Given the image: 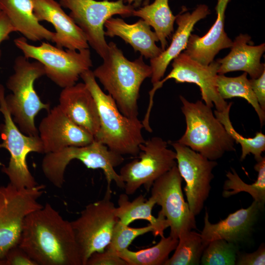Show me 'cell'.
Wrapping results in <instances>:
<instances>
[{
    "instance_id": "1",
    "label": "cell",
    "mask_w": 265,
    "mask_h": 265,
    "mask_svg": "<svg viewBox=\"0 0 265 265\" xmlns=\"http://www.w3.org/2000/svg\"><path fill=\"white\" fill-rule=\"evenodd\" d=\"M18 244L37 265H82L71 222L49 203L26 217Z\"/></svg>"
},
{
    "instance_id": "2",
    "label": "cell",
    "mask_w": 265,
    "mask_h": 265,
    "mask_svg": "<svg viewBox=\"0 0 265 265\" xmlns=\"http://www.w3.org/2000/svg\"><path fill=\"white\" fill-rule=\"evenodd\" d=\"M108 45L103 63L93 74L114 100L120 112L128 117L137 118L140 87L146 79L151 78V67L144 62L142 55L131 61L115 43L110 42Z\"/></svg>"
},
{
    "instance_id": "3",
    "label": "cell",
    "mask_w": 265,
    "mask_h": 265,
    "mask_svg": "<svg viewBox=\"0 0 265 265\" xmlns=\"http://www.w3.org/2000/svg\"><path fill=\"white\" fill-rule=\"evenodd\" d=\"M80 78L98 107L100 125L95 140L121 155H138L139 145L145 141L142 121L138 118L128 117L120 112L111 96L101 89L91 70L83 73Z\"/></svg>"
},
{
    "instance_id": "4",
    "label": "cell",
    "mask_w": 265,
    "mask_h": 265,
    "mask_svg": "<svg viewBox=\"0 0 265 265\" xmlns=\"http://www.w3.org/2000/svg\"><path fill=\"white\" fill-rule=\"evenodd\" d=\"M13 71L6 82L11 92L4 97L7 108L23 133L37 136L35 118L40 111L48 112L51 109L50 104L42 101L34 88L35 81L45 75L44 66L38 61L30 62L20 55L14 60Z\"/></svg>"
},
{
    "instance_id": "5",
    "label": "cell",
    "mask_w": 265,
    "mask_h": 265,
    "mask_svg": "<svg viewBox=\"0 0 265 265\" xmlns=\"http://www.w3.org/2000/svg\"><path fill=\"white\" fill-rule=\"evenodd\" d=\"M186 130L177 141L212 160L235 151V141L215 116L212 107L198 100L194 103L180 96Z\"/></svg>"
},
{
    "instance_id": "6",
    "label": "cell",
    "mask_w": 265,
    "mask_h": 265,
    "mask_svg": "<svg viewBox=\"0 0 265 265\" xmlns=\"http://www.w3.org/2000/svg\"><path fill=\"white\" fill-rule=\"evenodd\" d=\"M73 159L79 160L88 168L102 169L107 183V193H111L110 186L112 181L118 187L124 188L125 184L122 178L114 169L122 163L124 158L96 140L86 145L67 147L45 154L41 163L42 172L54 186L61 188L66 168Z\"/></svg>"
},
{
    "instance_id": "7",
    "label": "cell",
    "mask_w": 265,
    "mask_h": 265,
    "mask_svg": "<svg viewBox=\"0 0 265 265\" xmlns=\"http://www.w3.org/2000/svg\"><path fill=\"white\" fill-rule=\"evenodd\" d=\"M14 43L26 58L39 62L45 75L62 88L76 84L80 75L93 66L89 48L63 50L47 42L34 46L24 37L15 39Z\"/></svg>"
},
{
    "instance_id": "8",
    "label": "cell",
    "mask_w": 265,
    "mask_h": 265,
    "mask_svg": "<svg viewBox=\"0 0 265 265\" xmlns=\"http://www.w3.org/2000/svg\"><path fill=\"white\" fill-rule=\"evenodd\" d=\"M5 95L4 87L0 83V112L4 119L0 125V148L5 149L10 155L8 165L1 171L15 187L32 188L38 184L28 169L26 158L32 152L44 154L43 145L39 135L29 136L20 131L7 108Z\"/></svg>"
},
{
    "instance_id": "9",
    "label": "cell",
    "mask_w": 265,
    "mask_h": 265,
    "mask_svg": "<svg viewBox=\"0 0 265 265\" xmlns=\"http://www.w3.org/2000/svg\"><path fill=\"white\" fill-rule=\"evenodd\" d=\"M45 187L38 184L19 189L9 183L0 186V259L3 260L8 251L19 244L26 217L43 206L38 199Z\"/></svg>"
},
{
    "instance_id": "10",
    "label": "cell",
    "mask_w": 265,
    "mask_h": 265,
    "mask_svg": "<svg viewBox=\"0 0 265 265\" xmlns=\"http://www.w3.org/2000/svg\"><path fill=\"white\" fill-rule=\"evenodd\" d=\"M168 144L155 136L139 145L138 158L123 166L119 173L126 194H133L142 186L150 190L157 179L177 165L176 153L168 148Z\"/></svg>"
},
{
    "instance_id": "11",
    "label": "cell",
    "mask_w": 265,
    "mask_h": 265,
    "mask_svg": "<svg viewBox=\"0 0 265 265\" xmlns=\"http://www.w3.org/2000/svg\"><path fill=\"white\" fill-rule=\"evenodd\" d=\"M62 7L70 10L69 16L83 32L89 46L101 58L106 54L108 45L105 39V22L115 15L127 17L134 10L124 0H59Z\"/></svg>"
},
{
    "instance_id": "12",
    "label": "cell",
    "mask_w": 265,
    "mask_h": 265,
    "mask_svg": "<svg viewBox=\"0 0 265 265\" xmlns=\"http://www.w3.org/2000/svg\"><path fill=\"white\" fill-rule=\"evenodd\" d=\"M111 193L87 205L76 219L71 221L81 255L82 265L94 253L104 251L109 243L118 220Z\"/></svg>"
},
{
    "instance_id": "13",
    "label": "cell",
    "mask_w": 265,
    "mask_h": 265,
    "mask_svg": "<svg viewBox=\"0 0 265 265\" xmlns=\"http://www.w3.org/2000/svg\"><path fill=\"white\" fill-rule=\"evenodd\" d=\"M172 69L163 79L153 84L149 91V103L146 114H150L153 98L156 91L161 88L167 80L173 79L176 83H192L198 85L200 90L202 99L208 106H214L218 111L225 110L229 106L228 103L219 95L216 87V79L219 64L213 60L209 65H203L192 59L185 53H180L173 60Z\"/></svg>"
},
{
    "instance_id": "14",
    "label": "cell",
    "mask_w": 265,
    "mask_h": 265,
    "mask_svg": "<svg viewBox=\"0 0 265 265\" xmlns=\"http://www.w3.org/2000/svg\"><path fill=\"white\" fill-rule=\"evenodd\" d=\"M169 142L176 153L180 174L186 182L184 191L187 203L196 216L201 212L209 196L211 183L214 178L212 171L217 162L177 141Z\"/></svg>"
},
{
    "instance_id": "15",
    "label": "cell",
    "mask_w": 265,
    "mask_h": 265,
    "mask_svg": "<svg viewBox=\"0 0 265 265\" xmlns=\"http://www.w3.org/2000/svg\"><path fill=\"white\" fill-rule=\"evenodd\" d=\"M182 180L176 165L157 179L150 189L151 196L161 208L159 212L170 223V235L178 239L197 228L195 216L184 199Z\"/></svg>"
},
{
    "instance_id": "16",
    "label": "cell",
    "mask_w": 265,
    "mask_h": 265,
    "mask_svg": "<svg viewBox=\"0 0 265 265\" xmlns=\"http://www.w3.org/2000/svg\"><path fill=\"white\" fill-rule=\"evenodd\" d=\"M37 129L44 154L69 146L86 145L95 140L92 134L74 123L58 105L50 109Z\"/></svg>"
},
{
    "instance_id": "17",
    "label": "cell",
    "mask_w": 265,
    "mask_h": 265,
    "mask_svg": "<svg viewBox=\"0 0 265 265\" xmlns=\"http://www.w3.org/2000/svg\"><path fill=\"white\" fill-rule=\"evenodd\" d=\"M263 208L254 200L248 207L239 209L216 223L210 222L208 212L206 211L204 225L200 233L204 242L208 245L212 240L223 239L238 245L251 235Z\"/></svg>"
},
{
    "instance_id": "18",
    "label": "cell",
    "mask_w": 265,
    "mask_h": 265,
    "mask_svg": "<svg viewBox=\"0 0 265 265\" xmlns=\"http://www.w3.org/2000/svg\"><path fill=\"white\" fill-rule=\"evenodd\" d=\"M34 12L40 22L46 21L53 26L52 42L60 48L80 50L89 48L86 37L80 27L67 14L55 0H33Z\"/></svg>"
},
{
    "instance_id": "19",
    "label": "cell",
    "mask_w": 265,
    "mask_h": 265,
    "mask_svg": "<svg viewBox=\"0 0 265 265\" xmlns=\"http://www.w3.org/2000/svg\"><path fill=\"white\" fill-rule=\"evenodd\" d=\"M58 106L75 124L94 137L100 129V119L96 101L84 82L62 88Z\"/></svg>"
},
{
    "instance_id": "20",
    "label": "cell",
    "mask_w": 265,
    "mask_h": 265,
    "mask_svg": "<svg viewBox=\"0 0 265 265\" xmlns=\"http://www.w3.org/2000/svg\"><path fill=\"white\" fill-rule=\"evenodd\" d=\"M210 14L209 7L202 4L192 12H184L176 16L175 21L178 27L170 44L159 56L150 59L152 71L151 80L153 84L161 80L170 62L186 49L194 25Z\"/></svg>"
},
{
    "instance_id": "21",
    "label": "cell",
    "mask_w": 265,
    "mask_h": 265,
    "mask_svg": "<svg viewBox=\"0 0 265 265\" xmlns=\"http://www.w3.org/2000/svg\"><path fill=\"white\" fill-rule=\"evenodd\" d=\"M231 0H217L215 6L216 19L209 31L200 37L191 34L183 52L192 59L207 65L214 60L221 50L230 48L233 41L225 31V13Z\"/></svg>"
},
{
    "instance_id": "22",
    "label": "cell",
    "mask_w": 265,
    "mask_h": 265,
    "mask_svg": "<svg viewBox=\"0 0 265 265\" xmlns=\"http://www.w3.org/2000/svg\"><path fill=\"white\" fill-rule=\"evenodd\" d=\"M230 48L226 56L216 60L219 64L218 74L242 71L251 79H256L265 71V63L261 62L265 51V43L255 46L250 36L240 33L233 41Z\"/></svg>"
},
{
    "instance_id": "23",
    "label": "cell",
    "mask_w": 265,
    "mask_h": 265,
    "mask_svg": "<svg viewBox=\"0 0 265 265\" xmlns=\"http://www.w3.org/2000/svg\"><path fill=\"white\" fill-rule=\"evenodd\" d=\"M104 26L105 36L120 37L146 59L156 57L163 51L156 44L159 41L156 34L142 19L129 24L121 18L111 17L105 22Z\"/></svg>"
},
{
    "instance_id": "24",
    "label": "cell",
    "mask_w": 265,
    "mask_h": 265,
    "mask_svg": "<svg viewBox=\"0 0 265 265\" xmlns=\"http://www.w3.org/2000/svg\"><path fill=\"white\" fill-rule=\"evenodd\" d=\"M0 9L14 28L27 40L52 41L53 32L42 25L34 12L33 0H0Z\"/></svg>"
},
{
    "instance_id": "25",
    "label": "cell",
    "mask_w": 265,
    "mask_h": 265,
    "mask_svg": "<svg viewBox=\"0 0 265 265\" xmlns=\"http://www.w3.org/2000/svg\"><path fill=\"white\" fill-rule=\"evenodd\" d=\"M115 214L118 220L125 225H129L136 220H147L153 227L154 236L160 237L164 236V230L170 226L169 221L161 213L159 212L158 217L152 214V210L156 202L151 196L147 200L141 194L131 201L127 194H121Z\"/></svg>"
},
{
    "instance_id": "26",
    "label": "cell",
    "mask_w": 265,
    "mask_h": 265,
    "mask_svg": "<svg viewBox=\"0 0 265 265\" xmlns=\"http://www.w3.org/2000/svg\"><path fill=\"white\" fill-rule=\"evenodd\" d=\"M132 16L141 18L153 27L160 43L161 49L164 51L167 46V39L174 31L176 18L170 8L168 0H155L150 4L138 10L134 9Z\"/></svg>"
},
{
    "instance_id": "27",
    "label": "cell",
    "mask_w": 265,
    "mask_h": 265,
    "mask_svg": "<svg viewBox=\"0 0 265 265\" xmlns=\"http://www.w3.org/2000/svg\"><path fill=\"white\" fill-rule=\"evenodd\" d=\"M217 91L224 100L235 97L244 99L254 108L257 113L261 126L265 124V110L260 106L251 87L247 74L235 77H228L218 74L216 79Z\"/></svg>"
},
{
    "instance_id": "28",
    "label": "cell",
    "mask_w": 265,
    "mask_h": 265,
    "mask_svg": "<svg viewBox=\"0 0 265 265\" xmlns=\"http://www.w3.org/2000/svg\"><path fill=\"white\" fill-rule=\"evenodd\" d=\"M254 169L258 173L256 181L252 184L243 182L236 171L231 168L227 172V179L224 183L222 196L228 198L241 192L249 193L261 206L265 204V157L257 161Z\"/></svg>"
},
{
    "instance_id": "29",
    "label": "cell",
    "mask_w": 265,
    "mask_h": 265,
    "mask_svg": "<svg viewBox=\"0 0 265 265\" xmlns=\"http://www.w3.org/2000/svg\"><path fill=\"white\" fill-rule=\"evenodd\" d=\"M179 240L169 235L161 237L155 245L137 251L128 248L117 252L128 265H161L169 258V255L176 248Z\"/></svg>"
},
{
    "instance_id": "30",
    "label": "cell",
    "mask_w": 265,
    "mask_h": 265,
    "mask_svg": "<svg viewBox=\"0 0 265 265\" xmlns=\"http://www.w3.org/2000/svg\"><path fill=\"white\" fill-rule=\"evenodd\" d=\"M171 257L164 265H198L203 252L207 246L200 233L190 231L181 235Z\"/></svg>"
},
{
    "instance_id": "31",
    "label": "cell",
    "mask_w": 265,
    "mask_h": 265,
    "mask_svg": "<svg viewBox=\"0 0 265 265\" xmlns=\"http://www.w3.org/2000/svg\"><path fill=\"white\" fill-rule=\"evenodd\" d=\"M232 103H229L228 107L223 111H214V114L224 127L227 132L234 139L235 143L239 144L241 147L240 160L252 154L256 161L260 160L262 154L265 150V135L261 132H257L253 137H244L238 132L233 127L229 117V112Z\"/></svg>"
},
{
    "instance_id": "32",
    "label": "cell",
    "mask_w": 265,
    "mask_h": 265,
    "mask_svg": "<svg viewBox=\"0 0 265 265\" xmlns=\"http://www.w3.org/2000/svg\"><path fill=\"white\" fill-rule=\"evenodd\" d=\"M238 245L217 239L209 242L200 261L202 265H234L237 259Z\"/></svg>"
},
{
    "instance_id": "33",
    "label": "cell",
    "mask_w": 265,
    "mask_h": 265,
    "mask_svg": "<svg viewBox=\"0 0 265 265\" xmlns=\"http://www.w3.org/2000/svg\"><path fill=\"white\" fill-rule=\"evenodd\" d=\"M153 231V227L150 224L141 228H132L118 220L113 227L110 241L106 248L116 252L121 251L128 248L136 238Z\"/></svg>"
},
{
    "instance_id": "34",
    "label": "cell",
    "mask_w": 265,
    "mask_h": 265,
    "mask_svg": "<svg viewBox=\"0 0 265 265\" xmlns=\"http://www.w3.org/2000/svg\"><path fill=\"white\" fill-rule=\"evenodd\" d=\"M85 265H128L117 252L106 248L102 252L93 253L88 259Z\"/></svg>"
},
{
    "instance_id": "35",
    "label": "cell",
    "mask_w": 265,
    "mask_h": 265,
    "mask_svg": "<svg viewBox=\"0 0 265 265\" xmlns=\"http://www.w3.org/2000/svg\"><path fill=\"white\" fill-rule=\"evenodd\" d=\"M3 260L5 265H37L19 244L10 248Z\"/></svg>"
},
{
    "instance_id": "36",
    "label": "cell",
    "mask_w": 265,
    "mask_h": 265,
    "mask_svg": "<svg viewBox=\"0 0 265 265\" xmlns=\"http://www.w3.org/2000/svg\"><path fill=\"white\" fill-rule=\"evenodd\" d=\"M236 265H265V247L261 244L256 251L248 253L238 254Z\"/></svg>"
},
{
    "instance_id": "37",
    "label": "cell",
    "mask_w": 265,
    "mask_h": 265,
    "mask_svg": "<svg viewBox=\"0 0 265 265\" xmlns=\"http://www.w3.org/2000/svg\"><path fill=\"white\" fill-rule=\"evenodd\" d=\"M249 80L258 103L261 108L265 110V71L258 78Z\"/></svg>"
},
{
    "instance_id": "38",
    "label": "cell",
    "mask_w": 265,
    "mask_h": 265,
    "mask_svg": "<svg viewBox=\"0 0 265 265\" xmlns=\"http://www.w3.org/2000/svg\"><path fill=\"white\" fill-rule=\"evenodd\" d=\"M15 30L5 14L0 9V60L1 57L0 45L7 40Z\"/></svg>"
},
{
    "instance_id": "39",
    "label": "cell",
    "mask_w": 265,
    "mask_h": 265,
    "mask_svg": "<svg viewBox=\"0 0 265 265\" xmlns=\"http://www.w3.org/2000/svg\"><path fill=\"white\" fill-rule=\"evenodd\" d=\"M0 265H5L4 260L0 259Z\"/></svg>"
}]
</instances>
